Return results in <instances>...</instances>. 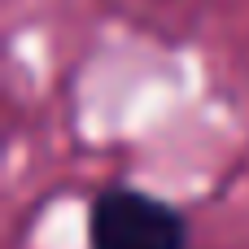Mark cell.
Returning a JSON list of instances; mask_svg holds the SVG:
<instances>
[{"mask_svg": "<svg viewBox=\"0 0 249 249\" xmlns=\"http://www.w3.org/2000/svg\"><path fill=\"white\" fill-rule=\"evenodd\" d=\"M188 214L144 188L114 184L92 197L88 249H188Z\"/></svg>", "mask_w": 249, "mask_h": 249, "instance_id": "6da1fadb", "label": "cell"}]
</instances>
